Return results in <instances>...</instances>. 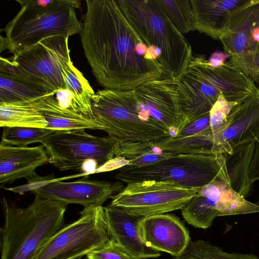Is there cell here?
Returning <instances> with one entry per match:
<instances>
[{
  "instance_id": "277c9868",
  "label": "cell",
  "mask_w": 259,
  "mask_h": 259,
  "mask_svg": "<svg viewBox=\"0 0 259 259\" xmlns=\"http://www.w3.org/2000/svg\"><path fill=\"white\" fill-rule=\"evenodd\" d=\"M128 22L148 46L161 51L158 62L163 74L178 82L192 57L191 46L174 26L155 0H117Z\"/></svg>"
},
{
  "instance_id": "e0dca14e",
  "label": "cell",
  "mask_w": 259,
  "mask_h": 259,
  "mask_svg": "<svg viewBox=\"0 0 259 259\" xmlns=\"http://www.w3.org/2000/svg\"><path fill=\"white\" fill-rule=\"evenodd\" d=\"M141 230L147 246L175 257L183 253L190 241L189 231L174 214L162 213L145 217L141 223Z\"/></svg>"
},
{
  "instance_id": "3957f363",
  "label": "cell",
  "mask_w": 259,
  "mask_h": 259,
  "mask_svg": "<svg viewBox=\"0 0 259 259\" xmlns=\"http://www.w3.org/2000/svg\"><path fill=\"white\" fill-rule=\"evenodd\" d=\"M21 8L7 23L1 36V52L7 49L15 55L47 37L80 34L82 24L75 8V0H16Z\"/></svg>"
},
{
  "instance_id": "ac0fdd59",
  "label": "cell",
  "mask_w": 259,
  "mask_h": 259,
  "mask_svg": "<svg viewBox=\"0 0 259 259\" xmlns=\"http://www.w3.org/2000/svg\"><path fill=\"white\" fill-rule=\"evenodd\" d=\"M42 145L35 147L14 146L0 144L1 187L21 178L27 181L36 174L35 169L49 162Z\"/></svg>"
},
{
  "instance_id": "9a60e30c",
  "label": "cell",
  "mask_w": 259,
  "mask_h": 259,
  "mask_svg": "<svg viewBox=\"0 0 259 259\" xmlns=\"http://www.w3.org/2000/svg\"><path fill=\"white\" fill-rule=\"evenodd\" d=\"M187 69L206 80L231 102H243L257 88L252 79L238 67L228 62L217 67H212L204 55L192 56Z\"/></svg>"
},
{
  "instance_id": "836d02e7",
  "label": "cell",
  "mask_w": 259,
  "mask_h": 259,
  "mask_svg": "<svg viewBox=\"0 0 259 259\" xmlns=\"http://www.w3.org/2000/svg\"><path fill=\"white\" fill-rule=\"evenodd\" d=\"M83 259H142L132 256L110 239L102 247L92 251Z\"/></svg>"
},
{
  "instance_id": "f35d334b",
  "label": "cell",
  "mask_w": 259,
  "mask_h": 259,
  "mask_svg": "<svg viewBox=\"0 0 259 259\" xmlns=\"http://www.w3.org/2000/svg\"><path fill=\"white\" fill-rule=\"evenodd\" d=\"M256 204H257V205H259V201H258V202H257V203H256Z\"/></svg>"
},
{
  "instance_id": "4316f807",
  "label": "cell",
  "mask_w": 259,
  "mask_h": 259,
  "mask_svg": "<svg viewBox=\"0 0 259 259\" xmlns=\"http://www.w3.org/2000/svg\"><path fill=\"white\" fill-rule=\"evenodd\" d=\"M54 93L41 87L0 74V104L27 102Z\"/></svg>"
},
{
  "instance_id": "d590c367",
  "label": "cell",
  "mask_w": 259,
  "mask_h": 259,
  "mask_svg": "<svg viewBox=\"0 0 259 259\" xmlns=\"http://www.w3.org/2000/svg\"><path fill=\"white\" fill-rule=\"evenodd\" d=\"M54 178H55V177L53 175L46 177H40L36 175V176L33 178L28 180V183L25 185L12 188L4 187V188L7 190L14 192V193L23 194L25 192L29 191H33L47 184Z\"/></svg>"
},
{
  "instance_id": "74e56055",
  "label": "cell",
  "mask_w": 259,
  "mask_h": 259,
  "mask_svg": "<svg viewBox=\"0 0 259 259\" xmlns=\"http://www.w3.org/2000/svg\"><path fill=\"white\" fill-rule=\"evenodd\" d=\"M250 77L252 79L255 83L259 87V73L253 74Z\"/></svg>"
},
{
  "instance_id": "4dcf8cb0",
  "label": "cell",
  "mask_w": 259,
  "mask_h": 259,
  "mask_svg": "<svg viewBox=\"0 0 259 259\" xmlns=\"http://www.w3.org/2000/svg\"><path fill=\"white\" fill-rule=\"evenodd\" d=\"M2 142L14 146H27L35 143H42L50 135L56 132L48 128L23 126L4 127Z\"/></svg>"
},
{
  "instance_id": "83f0119b",
  "label": "cell",
  "mask_w": 259,
  "mask_h": 259,
  "mask_svg": "<svg viewBox=\"0 0 259 259\" xmlns=\"http://www.w3.org/2000/svg\"><path fill=\"white\" fill-rule=\"evenodd\" d=\"M213 142L212 131L186 137H171L154 142L155 145L164 151L188 154H212Z\"/></svg>"
},
{
  "instance_id": "5b68a950",
  "label": "cell",
  "mask_w": 259,
  "mask_h": 259,
  "mask_svg": "<svg viewBox=\"0 0 259 259\" xmlns=\"http://www.w3.org/2000/svg\"><path fill=\"white\" fill-rule=\"evenodd\" d=\"M92 109L108 136L118 142L159 141L172 137L153 118L135 89H104L95 93Z\"/></svg>"
},
{
  "instance_id": "ab89813d",
  "label": "cell",
  "mask_w": 259,
  "mask_h": 259,
  "mask_svg": "<svg viewBox=\"0 0 259 259\" xmlns=\"http://www.w3.org/2000/svg\"><path fill=\"white\" fill-rule=\"evenodd\" d=\"M78 259H81V258H78Z\"/></svg>"
},
{
  "instance_id": "e575fe53",
  "label": "cell",
  "mask_w": 259,
  "mask_h": 259,
  "mask_svg": "<svg viewBox=\"0 0 259 259\" xmlns=\"http://www.w3.org/2000/svg\"><path fill=\"white\" fill-rule=\"evenodd\" d=\"M212 131L209 113L186 125L175 137H186Z\"/></svg>"
},
{
  "instance_id": "8fae6325",
  "label": "cell",
  "mask_w": 259,
  "mask_h": 259,
  "mask_svg": "<svg viewBox=\"0 0 259 259\" xmlns=\"http://www.w3.org/2000/svg\"><path fill=\"white\" fill-rule=\"evenodd\" d=\"M68 38L63 36L47 37L17 52L12 58L19 67L54 92L67 90L62 70L71 61Z\"/></svg>"
},
{
  "instance_id": "484cf974",
  "label": "cell",
  "mask_w": 259,
  "mask_h": 259,
  "mask_svg": "<svg viewBox=\"0 0 259 259\" xmlns=\"http://www.w3.org/2000/svg\"><path fill=\"white\" fill-rule=\"evenodd\" d=\"M44 116L29 102L0 104V126L47 128Z\"/></svg>"
},
{
  "instance_id": "9c48e42d",
  "label": "cell",
  "mask_w": 259,
  "mask_h": 259,
  "mask_svg": "<svg viewBox=\"0 0 259 259\" xmlns=\"http://www.w3.org/2000/svg\"><path fill=\"white\" fill-rule=\"evenodd\" d=\"M198 189L168 181L135 182L115 195L110 204L131 214L146 217L182 210Z\"/></svg>"
},
{
  "instance_id": "7c38bea8",
  "label": "cell",
  "mask_w": 259,
  "mask_h": 259,
  "mask_svg": "<svg viewBox=\"0 0 259 259\" xmlns=\"http://www.w3.org/2000/svg\"><path fill=\"white\" fill-rule=\"evenodd\" d=\"M259 137V87L243 102L235 105L225 126L213 134L212 152L231 155L234 148Z\"/></svg>"
},
{
  "instance_id": "cb8c5ba5",
  "label": "cell",
  "mask_w": 259,
  "mask_h": 259,
  "mask_svg": "<svg viewBox=\"0 0 259 259\" xmlns=\"http://www.w3.org/2000/svg\"><path fill=\"white\" fill-rule=\"evenodd\" d=\"M154 141L118 142L115 157L126 160V165L139 166L153 163L171 157L178 153L163 151L155 145Z\"/></svg>"
},
{
  "instance_id": "5bb4252c",
  "label": "cell",
  "mask_w": 259,
  "mask_h": 259,
  "mask_svg": "<svg viewBox=\"0 0 259 259\" xmlns=\"http://www.w3.org/2000/svg\"><path fill=\"white\" fill-rule=\"evenodd\" d=\"M149 113L169 131L172 137L181 131L184 116L177 82L170 78L145 82L135 89Z\"/></svg>"
},
{
  "instance_id": "30bf717a",
  "label": "cell",
  "mask_w": 259,
  "mask_h": 259,
  "mask_svg": "<svg viewBox=\"0 0 259 259\" xmlns=\"http://www.w3.org/2000/svg\"><path fill=\"white\" fill-rule=\"evenodd\" d=\"M181 210L188 224L205 229L217 217L258 212L259 205L240 195L231 186L229 177L223 176L199 188Z\"/></svg>"
},
{
  "instance_id": "8d00e7d4",
  "label": "cell",
  "mask_w": 259,
  "mask_h": 259,
  "mask_svg": "<svg viewBox=\"0 0 259 259\" xmlns=\"http://www.w3.org/2000/svg\"><path fill=\"white\" fill-rule=\"evenodd\" d=\"M228 57L229 56L225 53L214 52L208 60V63L211 66L217 67L225 63V61Z\"/></svg>"
},
{
  "instance_id": "44dd1931",
  "label": "cell",
  "mask_w": 259,
  "mask_h": 259,
  "mask_svg": "<svg viewBox=\"0 0 259 259\" xmlns=\"http://www.w3.org/2000/svg\"><path fill=\"white\" fill-rule=\"evenodd\" d=\"M249 0H191L195 30L214 39L224 34L234 13Z\"/></svg>"
},
{
  "instance_id": "4fadbf2b",
  "label": "cell",
  "mask_w": 259,
  "mask_h": 259,
  "mask_svg": "<svg viewBox=\"0 0 259 259\" xmlns=\"http://www.w3.org/2000/svg\"><path fill=\"white\" fill-rule=\"evenodd\" d=\"M54 178L32 191L35 196L57 200L67 204L81 205L84 208L102 206L107 199L122 190L120 182L94 180L85 178L69 182Z\"/></svg>"
},
{
  "instance_id": "1f68e13d",
  "label": "cell",
  "mask_w": 259,
  "mask_h": 259,
  "mask_svg": "<svg viewBox=\"0 0 259 259\" xmlns=\"http://www.w3.org/2000/svg\"><path fill=\"white\" fill-rule=\"evenodd\" d=\"M238 103L229 102L220 95L209 112L210 124L213 134L225 125L231 109Z\"/></svg>"
},
{
  "instance_id": "8992f818",
  "label": "cell",
  "mask_w": 259,
  "mask_h": 259,
  "mask_svg": "<svg viewBox=\"0 0 259 259\" xmlns=\"http://www.w3.org/2000/svg\"><path fill=\"white\" fill-rule=\"evenodd\" d=\"M223 176H228L222 154H177L144 165H125L115 178L127 184L144 181H168L199 188Z\"/></svg>"
},
{
  "instance_id": "603a6c76",
  "label": "cell",
  "mask_w": 259,
  "mask_h": 259,
  "mask_svg": "<svg viewBox=\"0 0 259 259\" xmlns=\"http://www.w3.org/2000/svg\"><path fill=\"white\" fill-rule=\"evenodd\" d=\"M44 116L47 128L55 131L76 130H104L105 125L98 120H92L68 111L59 104L56 93L29 102Z\"/></svg>"
},
{
  "instance_id": "d6986e66",
  "label": "cell",
  "mask_w": 259,
  "mask_h": 259,
  "mask_svg": "<svg viewBox=\"0 0 259 259\" xmlns=\"http://www.w3.org/2000/svg\"><path fill=\"white\" fill-rule=\"evenodd\" d=\"M177 85L184 119L182 130L191 122L209 113L222 95L214 87L189 69L177 82Z\"/></svg>"
},
{
  "instance_id": "d4e9b609",
  "label": "cell",
  "mask_w": 259,
  "mask_h": 259,
  "mask_svg": "<svg viewBox=\"0 0 259 259\" xmlns=\"http://www.w3.org/2000/svg\"><path fill=\"white\" fill-rule=\"evenodd\" d=\"M62 71L68 90L72 93L82 115L87 119L97 120L92 106V99L95 92L88 80L72 61L64 66Z\"/></svg>"
},
{
  "instance_id": "d6a6232c",
  "label": "cell",
  "mask_w": 259,
  "mask_h": 259,
  "mask_svg": "<svg viewBox=\"0 0 259 259\" xmlns=\"http://www.w3.org/2000/svg\"><path fill=\"white\" fill-rule=\"evenodd\" d=\"M228 61L238 67L246 75H251L259 73V47L254 51L229 56Z\"/></svg>"
},
{
  "instance_id": "ba28073f",
  "label": "cell",
  "mask_w": 259,
  "mask_h": 259,
  "mask_svg": "<svg viewBox=\"0 0 259 259\" xmlns=\"http://www.w3.org/2000/svg\"><path fill=\"white\" fill-rule=\"evenodd\" d=\"M117 143L109 136L97 137L85 130H76L55 132L41 145L49 156V163L61 171L80 172L87 160H95L100 168L113 159Z\"/></svg>"
},
{
  "instance_id": "f1b7e54d",
  "label": "cell",
  "mask_w": 259,
  "mask_h": 259,
  "mask_svg": "<svg viewBox=\"0 0 259 259\" xmlns=\"http://www.w3.org/2000/svg\"><path fill=\"white\" fill-rule=\"evenodd\" d=\"M171 22L182 34L195 30L191 0H155Z\"/></svg>"
},
{
  "instance_id": "ffe728a7",
  "label": "cell",
  "mask_w": 259,
  "mask_h": 259,
  "mask_svg": "<svg viewBox=\"0 0 259 259\" xmlns=\"http://www.w3.org/2000/svg\"><path fill=\"white\" fill-rule=\"evenodd\" d=\"M259 27V0H249L231 17L224 34L220 39L224 53L229 56L254 51L259 44L251 34Z\"/></svg>"
},
{
  "instance_id": "6da1fadb",
  "label": "cell",
  "mask_w": 259,
  "mask_h": 259,
  "mask_svg": "<svg viewBox=\"0 0 259 259\" xmlns=\"http://www.w3.org/2000/svg\"><path fill=\"white\" fill-rule=\"evenodd\" d=\"M80 33L84 55L104 89L128 90L160 79L161 51L139 37L115 0H87Z\"/></svg>"
},
{
  "instance_id": "2e32d148",
  "label": "cell",
  "mask_w": 259,
  "mask_h": 259,
  "mask_svg": "<svg viewBox=\"0 0 259 259\" xmlns=\"http://www.w3.org/2000/svg\"><path fill=\"white\" fill-rule=\"evenodd\" d=\"M107 229L111 240L138 258L160 256L159 251L147 246L142 237L141 223L145 218L131 214L111 205L104 207Z\"/></svg>"
},
{
  "instance_id": "7402d4cb",
  "label": "cell",
  "mask_w": 259,
  "mask_h": 259,
  "mask_svg": "<svg viewBox=\"0 0 259 259\" xmlns=\"http://www.w3.org/2000/svg\"><path fill=\"white\" fill-rule=\"evenodd\" d=\"M223 155L230 185L244 197L259 180V137L234 148L232 154Z\"/></svg>"
},
{
  "instance_id": "52a82bcc",
  "label": "cell",
  "mask_w": 259,
  "mask_h": 259,
  "mask_svg": "<svg viewBox=\"0 0 259 259\" xmlns=\"http://www.w3.org/2000/svg\"><path fill=\"white\" fill-rule=\"evenodd\" d=\"M110 240L104 207L84 208L76 221L63 227L40 248L33 259H78Z\"/></svg>"
},
{
  "instance_id": "7a4b0ae2",
  "label": "cell",
  "mask_w": 259,
  "mask_h": 259,
  "mask_svg": "<svg viewBox=\"0 0 259 259\" xmlns=\"http://www.w3.org/2000/svg\"><path fill=\"white\" fill-rule=\"evenodd\" d=\"M1 259H33L62 228L67 204L35 196L25 208L5 198L1 201Z\"/></svg>"
},
{
  "instance_id": "f546056e",
  "label": "cell",
  "mask_w": 259,
  "mask_h": 259,
  "mask_svg": "<svg viewBox=\"0 0 259 259\" xmlns=\"http://www.w3.org/2000/svg\"><path fill=\"white\" fill-rule=\"evenodd\" d=\"M174 259H259L253 254L228 252L204 240L190 241L183 253Z\"/></svg>"
}]
</instances>
